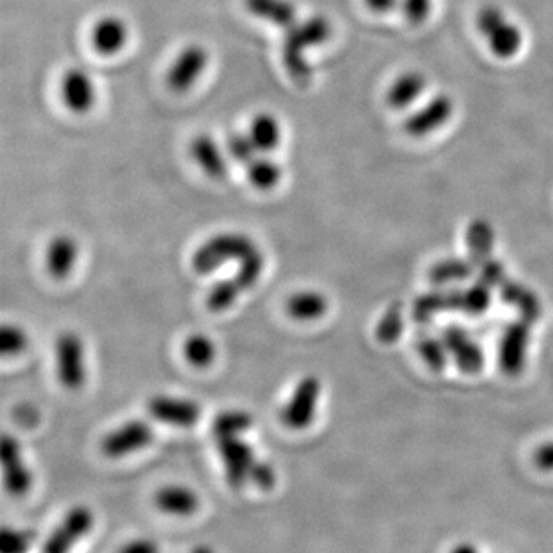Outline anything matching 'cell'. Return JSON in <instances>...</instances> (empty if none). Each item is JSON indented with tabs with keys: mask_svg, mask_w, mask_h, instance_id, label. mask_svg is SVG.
I'll return each mask as SVG.
<instances>
[{
	"mask_svg": "<svg viewBox=\"0 0 553 553\" xmlns=\"http://www.w3.org/2000/svg\"><path fill=\"white\" fill-rule=\"evenodd\" d=\"M156 504L166 514L185 517V515L196 512L199 507V498L188 487L168 486L157 492Z\"/></svg>",
	"mask_w": 553,
	"mask_h": 553,
	"instance_id": "20",
	"label": "cell"
},
{
	"mask_svg": "<svg viewBox=\"0 0 553 553\" xmlns=\"http://www.w3.org/2000/svg\"><path fill=\"white\" fill-rule=\"evenodd\" d=\"M189 151L206 176L214 180H222L228 176V160L214 137L199 134L191 142Z\"/></svg>",
	"mask_w": 553,
	"mask_h": 553,
	"instance_id": "16",
	"label": "cell"
},
{
	"mask_svg": "<svg viewBox=\"0 0 553 553\" xmlns=\"http://www.w3.org/2000/svg\"><path fill=\"white\" fill-rule=\"evenodd\" d=\"M153 437V428L146 421H128L103 438L102 451L106 457H125L148 446Z\"/></svg>",
	"mask_w": 553,
	"mask_h": 553,
	"instance_id": "7",
	"label": "cell"
},
{
	"mask_svg": "<svg viewBox=\"0 0 553 553\" xmlns=\"http://www.w3.org/2000/svg\"><path fill=\"white\" fill-rule=\"evenodd\" d=\"M289 315L300 322H311L328 311V300L317 291H302L292 295L286 303Z\"/></svg>",
	"mask_w": 553,
	"mask_h": 553,
	"instance_id": "21",
	"label": "cell"
},
{
	"mask_svg": "<svg viewBox=\"0 0 553 553\" xmlns=\"http://www.w3.org/2000/svg\"><path fill=\"white\" fill-rule=\"evenodd\" d=\"M146 409L154 420L160 423L173 424L188 428L199 421L202 409L196 401L188 398L168 397V395H156L150 398Z\"/></svg>",
	"mask_w": 553,
	"mask_h": 553,
	"instance_id": "11",
	"label": "cell"
},
{
	"mask_svg": "<svg viewBox=\"0 0 553 553\" xmlns=\"http://www.w3.org/2000/svg\"><path fill=\"white\" fill-rule=\"evenodd\" d=\"M183 354L191 365L206 368L216 358V346L206 335L194 334L186 340Z\"/></svg>",
	"mask_w": 553,
	"mask_h": 553,
	"instance_id": "24",
	"label": "cell"
},
{
	"mask_svg": "<svg viewBox=\"0 0 553 553\" xmlns=\"http://www.w3.org/2000/svg\"><path fill=\"white\" fill-rule=\"evenodd\" d=\"M534 461L541 471H553V443L540 446V448L535 451Z\"/></svg>",
	"mask_w": 553,
	"mask_h": 553,
	"instance_id": "36",
	"label": "cell"
},
{
	"mask_svg": "<svg viewBox=\"0 0 553 553\" xmlns=\"http://www.w3.org/2000/svg\"><path fill=\"white\" fill-rule=\"evenodd\" d=\"M246 174L251 185L259 191L275 188L282 179L279 163L265 156H257L246 165Z\"/></svg>",
	"mask_w": 553,
	"mask_h": 553,
	"instance_id": "22",
	"label": "cell"
},
{
	"mask_svg": "<svg viewBox=\"0 0 553 553\" xmlns=\"http://www.w3.org/2000/svg\"><path fill=\"white\" fill-rule=\"evenodd\" d=\"M0 458L4 466L5 486L13 497H22L30 491L33 475L22 460L19 443L11 435H4L0 443Z\"/></svg>",
	"mask_w": 553,
	"mask_h": 553,
	"instance_id": "12",
	"label": "cell"
},
{
	"mask_svg": "<svg viewBox=\"0 0 553 553\" xmlns=\"http://www.w3.org/2000/svg\"><path fill=\"white\" fill-rule=\"evenodd\" d=\"M503 299L510 305H514L526 320L538 317L540 305L534 294H530L526 288L517 283H506L503 288Z\"/></svg>",
	"mask_w": 553,
	"mask_h": 553,
	"instance_id": "26",
	"label": "cell"
},
{
	"mask_svg": "<svg viewBox=\"0 0 553 553\" xmlns=\"http://www.w3.org/2000/svg\"><path fill=\"white\" fill-rule=\"evenodd\" d=\"M93 523V514L88 507H74L48 538L40 553H70L71 547L90 532Z\"/></svg>",
	"mask_w": 553,
	"mask_h": 553,
	"instance_id": "9",
	"label": "cell"
},
{
	"mask_svg": "<svg viewBox=\"0 0 553 553\" xmlns=\"http://www.w3.org/2000/svg\"><path fill=\"white\" fill-rule=\"evenodd\" d=\"M254 423V418L246 411L232 409L217 415L212 423V434L214 438L240 437V434L248 431Z\"/></svg>",
	"mask_w": 553,
	"mask_h": 553,
	"instance_id": "23",
	"label": "cell"
},
{
	"mask_svg": "<svg viewBox=\"0 0 553 553\" xmlns=\"http://www.w3.org/2000/svg\"><path fill=\"white\" fill-rule=\"evenodd\" d=\"M466 242L472 259L486 260L494 246V231L486 222L474 223L467 232Z\"/></svg>",
	"mask_w": 553,
	"mask_h": 553,
	"instance_id": "25",
	"label": "cell"
},
{
	"mask_svg": "<svg viewBox=\"0 0 553 553\" xmlns=\"http://www.w3.org/2000/svg\"><path fill=\"white\" fill-rule=\"evenodd\" d=\"M403 331V317H401L400 309L391 308L377 326V337L380 342L392 343L397 340Z\"/></svg>",
	"mask_w": 553,
	"mask_h": 553,
	"instance_id": "34",
	"label": "cell"
},
{
	"mask_svg": "<svg viewBox=\"0 0 553 553\" xmlns=\"http://www.w3.org/2000/svg\"><path fill=\"white\" fill-rule=\"evenodd\" d=\"M443 342L448 348L449 355L454 357L455 363L464 374H477L484 365L483 349L464 329L452 326L446 329Z\"/></svg>",
	"mask_w": 553,
	"mask_h": 553,
	"instance_id": "13",
	"label": "cell"
},
{
	"mask_svg": "<svg viewBox=\"0 0 553 553\" xmlns=\"http://www.w3.org/2000/svg\"><path fill=\"white\" fill-rule=\"evenodd\" d=\"M57 375L60 383L67 389L82 388L85 383V361H83V343L74 332L62 334L56 343Z\"/></svg>",
	"mask_w": 553,
	"mask_h": 553,
	"instance_id": "6",
	"label": "cell"
},
{
	"mask_svg": "<svg viewBox=\"0 0 553 553\" xmlns=\"http://www.w3.org/2000/svg\"><path fill=\"white\" fill-rule=\"evenodd\" d=\"M491 303L489 286L486 283H478L467 291H460V309L472 315L483 314Z\"/></svg>",
	"mask_w": 553,
	"mask_h": 553,
	"instance_id": "28",
	"label": "cell"
},
{
	"mask_svg": "<svg viewBox=\"0 0 553 553\" xmlns=\"http://www.w3.org/2000/svg\"><path fill=\"white\" fill-rule=\"evenodd\" d=\"M448 308H451V295L435 292V294L423 295L421 299L417 300L414 314L420 322H426V320L434 317L438 312Z\"/></svg>",
	"mask_w": 553,
	"mask_h": 553,
	"instance_id": "31",
	"label": "cell"
},
{
	"mask_svg": "<svg viewBox=\"0 0 553 553\" xmlns=\"http://www.w3.org/2000/svg\"><path fill=\"white\" fill-rule=\"evenodd\" d=\"M472 274V266L464 260H444L432 268L431 277L435 285H449L451 282H460Z\"/></svg>",
	"mask_w": 553,
	"mask_h": 553,
	"instance_id": "27",
	"label": "cell"
},
{
	"mask_svg": "<svg viewBox=\"0 0 553 553\" xmlns=\"http://www.w3.org/2000/svg\"><path fill=\"white\" fill-rule=\"evenodd\" d=\"M226 153L234 162L240 165H248L254 157L259 156V151L252 143L248 133H234L226 140Z\"/></svg>",
	"mask_w": 553,
	"mask_h": 553,
	"instance_id": "29",
	"label": "cell"
},
{
	"mask_svg": "<svg viewBox=\"0 0 553 553\" xmlns=\"http://www.w3.org/2000/svg\"><path fill=\"white\" fill-rule=\"evenodd\" d=\"M130 30L125 20L117 16H106L97 20L91 31V44L102 56H116L128 44Z\"/></svg>",
	"mask_w": 553,
	"mask_h": 553,
	"instance_id": "15",
	"label": "cell"
},
{
	"mask_svg": "<svg viewBox=\"0 0 553 553\" xmlns=\"http://www.w3.org/2000/svg\"><path fill=\"white\" fill-rule=\"evenodd\" d=\"M329 36H331V25L322 16L297 22L286 30L282 48L283 65L295 83L306 85L309 82L312 71L306 59V51L325 44Z\"/></svg>",
	"mask_w": 553,
	"mask_h": 553,
	"instance_id": "1",
	"label": "cell"
},
{
	"mask_svg": "<svg viewBox=\"0 0 553 553\" xmlns=\"http://www.w3.org/2000/svg\"><path fill=\"white\" fill-rule=\"evenodd\" d=\"M451 553H480V550H478L475 544L461 543L455 546L454 549L451 550Z\"/></svg>",
	"mask_w": 553,
	"mask_h": 553,
	"instance_id": "39",
	"label": "cell"
},
{
	"mask_svg": "<svg viewBox=\"0 0 553 553\" xmlns=\"http://www.w3.org/2000/svg\"><path fill=\"white\" fill-rule=\"evenodd\" d=\"M249 480H251L255 486H259L260 489H263V491H269V489L274 487L275 480H277L274 467L266 463V461H255L251 469V474H249Z\"/></svg>",
	"mask_w": 553,
	"mask_h": 553,
	"instance_id": "35",
	"label": "cell"
},
{
	"mask_svg": "<svg viewBox=\"0 0 553 553\" xmlns=\"http://www.w3.org/2000/svg\"><path fill=\"white\" fill-rule=\"evenodd\" d=\"M36 540L31 530L8 529L5 527L0 535V553H27Z\"/></svg>",
	"mask_w": 553,
	"mask_h": 553,
	"instance_id": "30",
	"label": "cell"
},
{
	"mask_svg": "<svg viewBox=\"0 0 553 553\" xmlns=\"http://www.w3.org/2000/svg\"><path fill=\"white\" fill-rule=\"evenodd\" d=\"M527 346H529V328L526 323H515L506 329L498 349L500 366L506 374L517 375L523 371Z\"/></svg>",
	"mask_w": 553,
	"mask_h": 553,
	"instance_id": "14",
	"label": "cell"
},
{
	"mask_svg": "<svg viewBox=\"0 0 553 553\" xmlns=\"http://www.w3.org/2000/svg\"><path fill=\"white\" fill-rule=\"evenodd\" d=\"M60 96L63 105L67 106L71 113L87 114L93 110L96 103V85L90 74L80 68H71L60 80Z\"/></svg>",
	"mask_w": 553,
	"mask_h": 553,
	"instance_id": "10",
	"label": "cell"
},
{
	"mask_svg": "<svg viewBox=\"0 0 553 553\" xmlns=\"http://www.w3.org/2000/svg\"><path fill=\"white\" fill-rule=\"evenodd\" d=\"M418 351H420L421 358L434 371H441L446 366L449 352L444 342L435 340V338H424V340H421L420 345H418Z\"/></svg>",
	"mask_w": 553,
	"mask_h": 553,
	"instance_id": "32",
	"label": "cell"
},
{
	"mask_svg": "<svg viewBox=\"0 0 553 553\" xmlns=\"http://www.w3.org/2000/svg\"><path fill=\"white\" fill-rule=\"evenodd\" d=\"M216 441L229 484L239 489L249 480L252 466L257 461L254 451L240 437L217 438Z\"/></svg>",
	"mask_w": 553,
	"mask_h": 553,
	"instance_id": "8",
	"label": "cell"
},
{
	"mask_svg": "<svg viewBox=\"0 0 553 553\" xmlns=\"http://www.w3.org/2000/svg\"><path fill=\"white\" fill-rule=\"evenodd\" d=\"M120 553H159V549L153 541L136 540L123 546Z\"/></svg>",
	"mask_w": 553,
	"mask_h": 553,
	"instance_id": "37",
	"label": "cell"
},
{
	"mask_svg": "<svg viewBox=\"0 0 553 553\" xmlns=\"http://www.w3.org/2000/svg\"><path fill=\"white\" fill-rule=\"evenodd\" d=\"M320 392H322V383L317 377L308 375V377L302 378L295 388L291 400L283 409V423L295 431L308 428L309 424L314 421Z\"/></svg>",
	"mask_w": 553,
	"mask_h": 553,
	"instance_id": "5",
	"label": "cell"
},
{
	"mask_svg": "<svg viewBox=\"0 0 553 553\" xmlns=\"http://www.w3.org/2000/svg\"><path fill=\"white\" fill-rule=\"evenodd\" d=\"M503 279V269L498 263L489 262L484 266L483 283L487 286L497 285Z\"/></svg>",
	"mask_w": 553,
	"mask_h": 553,
	"instance_id": "38",
	"label": "cell"
},
{
	"mask_svg": "<svg viewBox=\"0 0 553 553\" xmlns=\"http://www.w3.org/2000/svg\"><path fill=\"white\" fill-rule=\"evenodd\" d=\"M28 346V337L24 329L16 325H5L0 332V351L4 357L24 352Z\"/></svg>",
	"mask_w": 553,
	"mask_h": 553,
	"instance_id": "33",
	"label": "cell"
},
{
	"mask_svg": "<svg viewBox=\"0 0 553 553\" xmlns=\"http://www.w3.org/2000/svg\"><path fill=\"white\" fill-rule=\"evenodd\" d=\"M255 243L245 234H220L203 243L193 254L191 265L197 274H211L220 266L234 260L246 259L255 251Z\"/></svg>",
	"mask_w": 553,
	"mask_h": 553,
	"instance_id": "2",
	"label": "cell"
},
{
	"mask_svg": "<svg viewBox=\"0 0 553 553\" xmlns=\"http://www.w3.org/2000/svg\"><path fill=\"white\" fill-rule=\"evenodd\" d=\"M246 8L252 16L275 25V27L291 28L297 24V8L291 0H245Z\"/></svg>",
	"mask_w": 553,
	"mask_h": 553,
	"instance_id": "17",
	"label": "cell"
},
{
	"mask_svg": "<svg viewBox=\"0 0 553 553\" xmlns=\"http://www.w3.org/2000/svg\"><path fill=\"white\" fill-rule=\"evenodd\" d=\"M76 260L77 243L71 237H56L48 246L47 268L54 279H65L73 269Z\"/></svg>",
	"mask_w": 553,
	"mask_h": 553,
	"instance_id": "19",
	"label": "cell"
},
{
	"mask_svg": "<svg viewBox=\"0 0 553 553\" xmlns=\"http://www.w3.org/2000/svg\"><path fill=\"white\" fill-rule=\"evenodd\" d=\"M265 268V259L262 252L255 249L240 263L239 271L231 279L222 280L212 286L206 297V306L209 311L222 312L239 299L242 292L248 291L257 283Z\"/></svg>",
	"mask_w": 553,
	"mask_h": 553,
	"instance_id": "3",
	"label": "cell"
},
{
	"mask_svg": "<svg viewBox=\"0 0 553 553\" xmlns=\"http://www.w3.org/2000/svg\"><path fill=\"white\" fill-rule=\"evenodd\" d=\"M209 54L203 45L191 44L177 54L166 73V85L176 94L188 93L208 67Z\"/></svg>",
	"mask_w": 553,
	"mask_h": 553,
	"instance_id": "4",
	"label": "cell"
},
{
	"mask_svg": "<svg viewBox=\"0 0 553 553\" xmlns=\"http://www.w3.org/2000/svg\"><path fill=\"white\" fill-rule=\"evenodd\" d=\"M194 553H212V550L209 549V547L202 546L199 547V549H196V552Z\"/></svg>",
	"mask_w": 553,
	"mask_h": 553,
	"instance_id": "40",
	"label": "cell"
},
{
	"mask_svg": "<svg viewBox=\"0 0 553 553\" xmlns=\"http://www.w3.org/2000/svg\"><path fill=\"white\" fill-rule=\"evenodd\" d=\"M248 134L257 151L268 154L282 142V125L274 114L260 113L251 120Z\"/></svg>",
	"mask_w": 553,
	"mask_h": 553,
	"instance_id": "18",
	"label": "cell"
}]
</instances>
